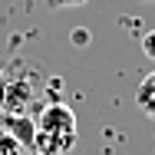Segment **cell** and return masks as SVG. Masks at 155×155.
<instances>
[{"mask_svg": "<svg viewBox=\"0 0 155 155\" xmlns=\"http://www.w3.org/2000/svg\"><path fill=\"white\" fill-rule=\"evenodd\" d=\"M43 155H66L76 149V116L69 106L50 102L36 119V145Z\"/></svg>", "mask_w": 155, "mask_h": 155, "instance_id": "obj_1", "label": "cell"}, {"mask_svg": "<svg viewBox=\"0 0 155 155\" xmlns=\"http://www.w3.org/2000/svg\"><path fill=\"white\" fill-rule=\"evenodd\" d=\"M33 102V86L23 79V76H10L0 83V112L7 116H27Z\"/></svg>", "mask_w": 155, "mask_h": 155, "instance_id": "obj_2", "label": "cell"}, {"mask_svg": "<svg viewBox=\"0 0 155 155\" xmlns=\"http://www.w3.org/2000/svg\"><path fill=\"white\" fill-rule=\"evenodd\" d=\"M0 132H7L13 142H20L23 152H30L36 145V119H30V116H7V112H0Z\"/></svg>", "mask_w": 155, "mask_h": 155, "instance_id": "obj_3", "label": "cell"}, {"mask_svg": "<svg viewBox=\"0 0 155 155\" xmlns=\"http://www.w3.org/2000/svg\"><path fill=\"white\" fill-rule=\"evenodd\" d=\"M135 106H139L149 119H155V69L139 83V89H135Z\"/></svg>", "mask_w": 155, "mask_h": 155, "instance_id": "obj_4", "label": "cell"}, {"mask_svg": "<svg viewBox=\"0 0 155 155\" xmlns=\"http://www.w3.org/2000/svg\"><path fill=\"white\" fill-rule=\"evenodd\" d=\"M0 155H23V145L13 142L7 132H0Z\"/></svg>", "mask_w": 155, "mask_h": 155, "instance_id": "obj_5", "label": "cell"}, {"mask_svg": "<svg viewBox=\"0 0 155 155\" xmlns=\"http://www.w3.org/2000/svg\"><path fill=\"white\" fill-rule=\"evenodd\" d=\"M142 53H145V56L155 63V30H149L145 36H142Z\"/></svg>", "mask_w": 155, "mask_h": 155, "instance_id": "obj_6", "label": "cell"}, {"mask_svg": "<svg viewBox=\"0 0 155 155\" xmlns=\"http://www.w3.org/2000/svg\"><path fill=\"white\" fill-rule=\"evenodd\" d=\"M50 7H56V10H63V7H83L86 0H46Z\"/></svg>", "mask_w": 155, "mask_h": 155, "instance_id": "obj_7", "label": "cell"}, {"mask_svg": "<svg viewBox=\"0 0 155 155\" xmlns=\"http://www.w3.org/2000/svg\"><path fill=\"white\" fill-rule=\"evenodd\" d=\"M86 40H89L86 30H73V43H86Z\"/></svg>", "mask_w": 155, "mask_h": 155, "instance_id": "obj_8", "label": "cell"}, {"mask_svg": "<svg viewBox=\"0 0 155 155\" xmlns=\"http://www.w3.org/2000/svg\"><path fill=\"white\" fill-rule=\"evenodd\" d=\"M0 83H3V69H0Z\"/></svg>", "mask_w": 155, "mask_h": 155, "instance_id": "obj_9", "label": "cell"}]
</instances>
